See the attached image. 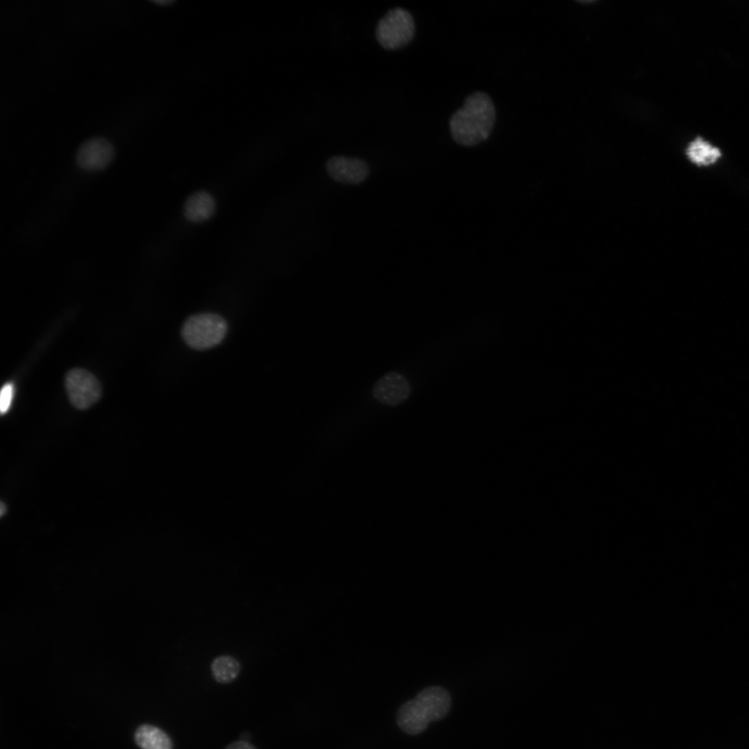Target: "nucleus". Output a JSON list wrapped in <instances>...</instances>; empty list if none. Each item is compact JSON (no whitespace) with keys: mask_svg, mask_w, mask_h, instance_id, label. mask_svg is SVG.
<instances>
[{"mask_svg":"<svg viewBox=\"0 0 749 749\" xmlns=\"http://www.w3.org/2000/svg\"><path fill=\"white\" fill-rule=\"evenodd\" d=\"M495 117V107L491 98L484 92H474L465 98L463 106L451 117V137L463 146L477 145L490 136Z\"/></svg>","mask_w":749,"mask_h":749,"instance_id":"nucleus-1","label":"nucleus"},{"mask_svg":"<svg viewBox=\"0 0 749 749\" xmlns=\"http://www.w3.org/2000/svg\"><path fill=\"white\" fill-rule=\"evenodd\" d=\"M450 707L451 696L445 689L429 687L399 708L397 724L405 733L417 735L423 732L430 722L442 719Z\"/></svg>","mask_w":749,"mask_h":749,"instance_id":"nucleus-2","label":"nucleus"},{"mask_svg":"<svg viewBox=\"0 0 749 749\" xmlns=\"http://www.w3.org/2000/svg\"><path fill=\"white\" fill-rule=\"evenodd\" d=\"M227 323L214 313H199L188 318L181 334L185 343L196 350H207L220 343L227 332Z\"/></svg>","mask_w":749,"mask_h":749,"instance_id":"nucleus-3","label":"nucleus"},{"mask_svg":"<svg viewBox=\"0 0 749 749\" xmlns=\"http://www.w3.org/2000/svg\"><path fill=\"white\" fill-rule=\"evenodd\" d=\"M415 34L411 13L402 8L390 10L378 22L376 37L382 47L395 50L408 44Z\"/></svg>","mask_w":749,"mask_h":749,"instance_id":"nucleus-4","label":"nucleus"},{"mask_svg":"<svg viewBox=\"0 0 749 749\" xmlns=\"http://www.w3.org/2000/svg\"><path fill=\"white\" fill-rule=\"evenodd\" d=\"M64 386L70 403L79 410L87 409L101 397L100 381L93 374L83 368L68 370L64 377Z\"/></svg>","mask_w":749,"mask_h":749,"instance_id":"nucleus-5","label":"nucleus"},{"mask_svg":"<svg viewBox=\"0 0 749 749\" xmlns=\"http://www.w3.org/2000/svg\"><path fill=\"white\" fill-rule=\"evenodd\" d=\"M411 385L406 378L397 371H390L380 377L372 386V395L379 403L397 406L410 396Z\"/></svg>","mask_w":749,"mask_h":749,"instance_id":"nucleus-6","label":"nucleus"},{"mask_svg":"<svg viewBox=\"0 0 749 749\" xmlns=\"http://www.w3.org/2000/svg\"><path fill=\"white\" fill-rule=\"evenodd\" d=\"M114 155L110 142L101 137L86 139L78 148L76 154L77 164L89 171L101 170L110 164Z\"/></svg>","mask_w":749,"mask_h":749,"instance_id":"nucleus-7","label":"nucleus"},{"mask_svg":"<svg viewBox=\"0 0 749 749\" xmlns=\"http://www.w3.org/2000/svg\"><path fill=\"white\" fill-rule=\"evenodd\" d=\"M326 170L334 180L349 184L363 182L370 173L369 166L363 160L342 155L330 157Z\"/></svg>","mask_w":749,"mask_h":749,"instance_id":"nucleus-8","label":"nucleus"},{"mask_svg":"<svg viewBox=\"0 0 749 749\" xmlns=\"http://www.w3.org/2000/svg\"><path fill=\"white\" fill-rule=\"evenodd\" d=\"M215 209L213 197L205 191H198L189 197L184 205V212L189 221L200 223L211 218Z\"/></svg>","mask_w":749,"mask_h":749,"instance_id":"nucleus-9","label":"nucleus"},{"mask_svg":"<svg viewBox=\"0 0 749 749\" xmlns=\"http://www.w3.org/2000/svg\"><path fill=\"white\" fill-rule=\"evenodd\" d=\"M688 159L697 166H709L714 164L721 157L720 149L697 137L686 148Z\"/></svg>","mask_w":749,"mask_h":749,"instance_id":"nucleus-10","label":"nucleus"},{"mask_svg":"<svg viewBox=\"0 0 749 749\" xmlns=\"http://www.w3.org/2000/svg\"><path fill=\"white\" fill-rule=\"evenodd\" d=\"M135 740L142 749H173V743L169 735L151 725L139 726L135 732Z\"/></svg>","mask_w":749,"mask_h":749,"instance_id":"nucleus-11","label":"nucleus"},{"mask_svg":"<svg viewBox=\"0 0 749 749\" xmlns=\"http://www.w3.org/2000/svg\"><path fill=\"white\" fill-rule=\"evenodd\" d=\"M241 664L237 659L230 655H221L215 657L211 664L214 679L222 684L233 682L239 675Z\"/></svg>","mask_w":749,"mask_h":749,"instance_id":"nucleus-12","label":"nucleus"},{"mask_svg":"<svg viewBox=\"0 0 749 749\" xmlns=\"http://www.w3.org/2000/svg\"><path fill=\"white\" fill-rule=\"evenodd\" d=\"M14 393V386L12 383L5 384L1 390L0 409L2 414L6 413L10 408Z\"/></svg>","mask_w":749,"mask_h":749,"instance_id":"nucleus-13","label":"nucleus"},{"mask_svg":"<svg viewBox=\"0 0 749 749\" xmlns=\"http://www.w3.org/2000/svg\"><path fill=\"white\" fill-rule=\"evenodd\" d=\"M225 749H256L251 743L243 741H234L228 745Z\"/></svg>","mask_w":749,"mask_h":749,"instance_id":"nucleus-14","label":"nucleus"},{"mask_svg":"<svg viewBox=\"0 0 749 749\" xmlns=\"http://www.w3.org/2000/svg\"><path fill=\"white\" fill-rule=\"evenodd\" d=\"M250 737V734L247 732H244L241 735V741L249 742L247 738Z\"/></svg>","mask_w":749,"mask_h":749,"instance_id":"nucleus-15","label":"nucleus"},{"mask_svg":"<svg viewBox=\"0 0 749 749\" xmlns=\"http://www.w3.org/2000/svg\"><path fill=\"white\" fill-rule=\"evenodd\" d=\"M6 506H5V504H3V503H1V509H0V512H1V515H3V514H4L5 513H6Z\"/></svg>","mask_w":749,"mask_h":749,"instance_id":"nucleus-16","label":"nucleus"}]
</instances>
